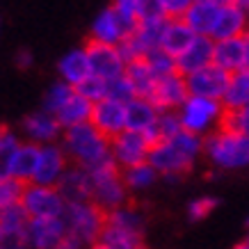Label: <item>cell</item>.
<instances>
[{"label": "cell", "instance_id": "1", "mask_svg": "<svg viewBox=\"0 0 249 249\" xmlns=\"http://www.w3.org/2000/svg\"><path fill=\"white\" fill-rule=\"evenodd\" d=\"M204 140L196 135H190L185 130H178L174 137L165 142L153 144L149 149L146 162L153 167V172L165 178H178L192 172L195 162L201 156Z\"/></svg>", "mask_w": 249, "mask_h": 249}, {"label": "cell", "instance_id": "2", "mask_svg": "<svg viewBox=\"0 0 249 249\" xmlns=\"http://www.w3.org/2000/svg\"><path fill=\"white\" fill-rule=\"evenodd\" d=\"M62 151L67 156L69 165L80 167V169H94L103 165L110 158V142L101 135L89 121L73 126V128L62 130Z\"/></svg>", "mask_w": 249, "mask_h": 249}, {"label": "cell", "instance_id": "3", "mask_svg": "<svg viewBox=\"0 0 249 249\" xmlns=\"http://www.w3.org/2000/svg\"><path fill=\"white\" fill-rule=\"evenodd\" d=\"M89 181V204H94L101 213H112L130 201V192L121 181V169L107 160L94 169H85Z\"/></svg>", "mask_w": 249, "mask_h": 249}, {"label": "cell", "instance_id": "4", "mask_svg": "<svg viewBox=\"0 0 249 249\" xmlns=\"http://www.w3.org/2000/svg\"><path fill=\"white\" fill-rule=\"evenodd\" d=\"M201 156L211 160L213 167L233 172L242 169L249 162V135H238L231 130L217 128L204 137Z\"/></svg>", "mask_w": 249, "mask_h": 249}, {"label": "cell", "instance_id": "5", "mask_svg": "<svg viewBox=\"0 0 249 249\" xmlns=\"http://www.w3.org/2000/svg\"><path fill=\"white\" fill-rule=\"evenodd\" d=\"M60 219L64 224L67 240L76 242L83 249H89L98 242V235L106 224V213H101L89 201H83V204H67Z\"/></svg>", "mask_w": 249, "mask_h": 249}, {"label": "cell", "instance_id": "6", "mask_svg": "<svg viewBox=\"0 0 249 249\" xmlns=\"http://www.w3.org/2000/svg\"><path fill=\"white\" fill-rule=\"evenodd\" d=\"M222 114H224V107L219 106V101H208V98L196 96H188L183 101V106L176 110L181 130L201 137V140L206 135H211L213 130H217Z\"/></svg>", "mask_w": 249, "mask_h": 249}, {"label": "cell", "instance_id": "7", "mask_svg": "<svg viewBox=\"0 0 249 249\" xmlns=\"http://www.w3.org/2000/svg\"><path fill=\"white\" fill-rule=\"evenodd\" d=\"M18 206L28 219H60L67 204L60 196L57 188L30 183V185H23Z\"/></svg>", "mask_w": 249, "mask_h": 249}, {"label": "cell", "instance_id": "8", "mask_svg": "<svg viewBox=\"0 0 249 249\" xmlns=\"http://www.w3.org/2000/svg\"><path fill=\"white\" fill-rule=\"evenodd\" d=\"M85 55H87V64H89V73L103 83H112L117 78L124 76L126 62L121 57L119 48L110 44H101L94 39H87L83 46Z\"/></svg>", "mask_w": 249, "mask_h": 249}, {"label": "cell", "instance_id": "9", "mask_svg": "<svg viewBox=\"0 0 249 249\" xmlns=\"http://www.w3.org/2000/svg\"><path fill=\"white\" fill-rule=\"evenodd\" d=\"M213 64L229 76L249 71V35L213 41Z\"/></svg>", "mask_w": 249, "mask_h": 249}, {"label": "cell", "instance_id": "10", "mask_svg": "<svg viewBox=\"0 0 249 249\" xmlns=\"http://www.w3.org/2000/svg\"><path fill=\"white\" fill-rule=\"evenodd\" d=\"M149 149H151V146L144 140L142 133L121 130L119 135L110 140V158H112V162L119 167V169H128V167L146 162Z\"/></svg>", "mask_w": 249, "mask_h": 249}, {"label": "cell", "instance_id": "11", "mask_svg": "<svg viewBox=\"0 0 249 249\" xmlns=\"http://www.w3.org/2000/svg\"><path fill=\"white\" fill-rule=\"evenodd\" d=\"M227 83H229V73L217 69L215 64H208V67L185 76L188 96L208 98V101H219L224 89H227Z\"/></svg>", "mask_w": 249, "mask_h": 249}, {"label": "cell", "instance_id": "12", "mask_svg": "<svg viewBox=\"0 0 249 249\" xmlns=\"http://www.w3.org/2000/svg\"><path fill=\"white\" fill-rule=\"evenodd\" d=\"M240 35H247V2L222 0L215 25L211 30V39L224 41V39L240 37Z\"/></svg>", "mask_w": 249, "mask_h": 249}, {"label": "cell", "instance_id": "13", "mask_svg": "<svg viewBox=\"0 0 249 249\" xmlns=\"http://www.w3.org/2000/svg\"><path fill=\"white\" fill-rule=\"evenodd\" d=\"M67 169H69V160L60 144L57 142L44 144V146H39L37 172H35L32 183L35 185H46V188H57V183L62 181Z\"/></svg>", "mask_w": 249, "mask_h": 249}, {"label": "cell", "instance_id": "14", "mask_svg": "<svg viewBox=\"0 0 249 249\" xmlns=\"http://www.w3.org/2000/svg\"><path fill=\"white\" fill-rule=\"evenodd\" d=\"M185 98H188L185 78L174 71L169 76L156 80V85H153V89H151V96H149V103L158 112H176L183 106Z\"/></svg>", "mask_w": 249, "mask_h": 249}, {"label": "cell", "instance_id": "15", "mask_svg": "<svg viewBox=\"0 0 249 249\" xmlns=\"http://www.w3.org/2000/svg\"><path fill=\"white\" fill-rule=\"evenodd\" d=\"M89 124L110 142L124 130V106L112 98H101L91 106Z\"/></svg>", "mask_w": 249, "mask_h": 249}, {"label": "cell", "instance_id": "16", "mask_svg": "<svg viewBox=\"0 0 249 249\" xmlns=\"http://www.w3.org/2000/svg\"><path fill=\"white\" fill-rule=\"evenodd\" d=\"M64 238L67 233L62 219H28L25 227L28 249H57Z\"/></svg>", "mask_w": 249, "mask_h": 249}, {"label": "cell", "instance_id": "17", "mask_svg": "<svg viewBox=\"0 0 249 249\" xmlns=\"http://www.w3.org/2000/svg\"><path fill=\"white\" fill-rule=\"evenodd\" d=\"M21 130H23V135H25V142H32V144H37V146L55 144L62 135V128H60V124H57V119H55L53 114L44 112V110L28 114L21 124Z\"/></svg>", "mask_w": 249, "mask_h": 249}, {"label": "cell", "instance_id": "18", "mask_svg": "<svg viewBox=\"0 0 249 249\" xmlns=\"http://www.w3.org/2000/svg\"><path fill=\"white\" fill-rule=\"evenodd\" d=\"M219 5H222V0H190L181 21L195 32L196 37H211Z\"/></svg>", "mask_w": 249, "mask_h": 249}, {"label": "cell", "instance_id": "19", "mask_svg": "<svg viewBox=\"0 0 249 249\" xmlns=\"http://www.w3.org/2000/svg\"><path fill=\"white\" fill-rule=\"evenodd\" d=\"M213 64V39L211 37H196L192 44L183 51L176 60H174V69L178 76H190L199 69Z\"/></svg>", "mask_w": 249, "mask_h": 249}, {"label": "cell", "instance_id": "20", "mask_svg": "<svg viewBox=\"0 0 249 249\" xmlns=\"http://www.w3.org/2000/svg\"><path fill=\"white\" fill-rule=\"evenodd\" d=\"M37 160H39V146L32 142H21L18 149L12 156L9 162V172L7 176L12 181L21 183V185H30L37 172Z\"/></svg>", "mask_w": 249, "mask_h": 249}, {"label": "cell", "instance_id": "21", "mask_svg": "<svg viewBox=\"0 0 249 249\" xmlns=\"http://www.w3.org/2000/svg\"><path fill=\"white\" fill-rule=\"evenodd\" d=\"M195 39H196V35L190 30L181 18H172V21L165 23V30H162V37H160L158 48L165 55H169L172 60H176V57H178V55H181Z\"/></svg>", "mask_w": 249, "mask_h": 249}, {"label": "cell", "instance_id": "22", "mask_svg": "<svg viewBox=\"0 0 249 249\" xmlns=\"http://www.w3.org/2000/svg\"><path fill=\"white\" fill-rule=\"evenodd\" d=\"M158 110L146 101V98H133L124 106V130L130 133H146L153 128V124L158 119Z\"/></svg>", "mask_w": 249, "mask_h": 249}, {"label": "cell", "instance_id": "23", "mask_svg": "<svg viewBox=\"0 0 249 249\" xmlns=\"http://www.w3.org/2000/svg\"><path fill=\"white\" fill-rule=\"evenodd\" d=\"M57 73H60V83L69 85L71 89H76L78 85L87 80L91 76L89 73V64H87V55L83 48H73L67 55H62L57 62Z\"/></svg>", "mask_w": 249, "mask_h": 249}, {"label": "cell", "instance_id": "24", "mask_svg": "<svg viewBox=\"0 0 249 249\" xmlns=\"http://www.w3.org/2000/svg\"><path fill=\"white\" fill-rule=\"evenodd\" d=\"M57 192L64 199V204H83V201H89L87 172L80 169V167L69 165V169L62 176V181L57 183Z\"/></svg>", "mask_w": 249, "mask_h": 249}, {"label": "cell", "instance_id": "25", "mask_svg": "<svg viewBox=\"0 0 249 249\" xmlns=\"http://www.w3.org/2000/svg\"><path fill=\"white\" fill-rule=\"evenodd\" d=\"M126 37V32L121 28L119 18L114 14L112 5L110 7H103L96 14L94 23H91V37L94 41H101V44H110V46H119V41Z\"/></svg>", "mask_w": 249, "mask_h": 249}, {"label": "cell", "instance_id": "26", "mask_svg": "<svg viewBox=\"0 0 249 249\" xmlns=\"http://www.w3.org/2000/svg\"><path fill=\"white\" fill-rule=\"evenodd\" d=\"M219 106L224 110H247L249 107V71L231 73L227 89L219 98Z\"/></svg>", "mask_w": 249, "mask_h": 249}, {"label": "cell", "instance_id": "27", "mask_svg": "<svg viewBox=\"0 0 249 249\" xmlns=\"http://www.w3.org/2000/svg\"><path fill=\"white\" fill-rule=\"evenodd\" d=\"M106 224L117 227V229H124V231H130V233L144 235V229H146V215L142 213L140 206H135L133 201H128L126 206H121V208H117V211L107 213Z\"/></svg>", "mask_w": 249, "mask_h": 249}, {"label": "cell", "instance_id": "28", "mask_svg": "<svg viewBox=\"0 0 249 249\" xmlns=\"http://www.w3.org/2000/svg\"><path fill=\"white\" fill-rule=\"evenodd\" d=\"M124 78H126V83L130 85L135 98H146V101H149L153 85H156V76L151 73V69L146 67L144 57L128 62L126 69H124Z\"/></svg>", "mask_w": 249, "mask_h": 249}, {"label": "cell", "instance_id": "29", "mask_svg": "<svg viewBox=\"0 0 249 249\" xmlns=\"http://www.w3.org/2000/svg\"><path fill=\"white\" fill-rule=\"evenodd\" d=\"M89 112H91V103L73 91L67 103L55 112V119H57L62 130H67V128H73V126H80V124H87L89 121Z\"/></svg>", "mask_w": 249, "mask_h": 249}, {"label": "cell", "instance_id": "30", "mask_svg": "<svg viewBox=\"0 0 249 249\" xmlns=\"http://www.w3.org/2000/svg\"><path fill=\"white\" fill-rule=\"evenodd\" d=\"M98 245H103L107 249H146L144 235L130 233V231L110 227V224H103V231L98 235Z\"/></svg>", "mask_w": 249, "mask_h": 249}, {"label": "cell", "instance_id": "31", "mask_svg": "<svg viewBox=\"0 0 249 249\" xmlns=\"http://www.w3.org/2000/svg\"><path fill=\"white\" fill-rule=\"evenodd\" d=\"M121 181H124L128 192H140V190L151 188L153 183L158 181V174L153 172V167L149 162H142V165L121 169Z\"/></svg>", "mask_w": 249, "mask_h": 249}, {"label": "cell", "instance_id": "32", "mask_svg": "<svg viewBox=\"0 0 249 249\" xmlns=\"http://www.w3.org/2000/svg\"><path fill=\"white\" fill-rule=\"evenodd\" d=\"M18 135L9 126H0V178H5L9 172V162H12V156L18 149Z\"/></svg>", "mask_w": 249, "mask_h": 249}, {"label": "cell", "instance_id": "33", "mask_svg": "<svg viewBox=\"0 0 249 249\" xmlns=\"http://www.w3.org/2000/svg\"><path fill=\"white\" fill-rule=\"evenodd\" d=\"M219 199L213 195H201L192 199L188 204V219L190 222H204L206 217H211L213 213L217 211Z\"/></svg>", "mask_w": 249, "mask_h": 249}, {"label": "cell", "instance_id": "34", "mask_svg": "<svg viewBox=\"0 0 249 249\" xmlns=\"http://www.w3.org/2000/svg\"><path fill=\"white\" fill-rule=\"evenodd\" d=\"M217 128L231 130V133H238V135H247L249 133V107L247 110H224Z\"/></svg>", "mask_w": 249, "mask_h": 249}, {"label": "cell", "instance_id": "35", "mask_svg": "<svg viewBox=\"0 0 249 249\" xmlns=\"http://www.w3.org/2000/svg\"><path fill=\"white\" fill-rule=\"evenodd\" d=\"M71 94H73V89H71L69 85L55 83L51 89L46 91V96H44V112H48V114H53V117H55V112H57V110L67 103Z\"/></svg>", "mask_w": 249, "mask_h": 249}, {"label": "cell", "instance_id": "36", "mask_svg": "<svg viewBox=\"0 0 249 249\" xmlns=\"http://www.w3.org/2000/svg\"><path fill=\"white\" fill-rule=\"evenodd\" d=\"M144 62H146V67L151 69V73L156 76V80H158V78L169 76V73L176 71V69H174V60L169 57V55L162 53L160 48H156V51H151V53L144 55Z\"/></svg>", "mask_w": 249, "mask_h": 249}, {"label": "cell", "instance_id": "37", "mask_svg": "<svg viewBox=\"0 0 249 249\" xmlns=\"http://www.w3.org/2000/svg\"><path fill=\"white\" fill-rule=\"evenodd\" d=\"M73 91H76L78 96H83L85 101H89L91 106H94L96 101L106 98V94H107V83H103V80H98V78L89 76L87 80H83V83L78 85Z\"/></svg>", "mask_w": 249, "mask_h": 249}, {"label": "cell", "instance_id": "38", "mask_svg": "<svg viewBox=\"0 0 249 249\" xmlns=\"http://www.w3.org/2000/svg\"><path fill=\"white\" fill-rule=\"evenodd\" d=\"M21 192H23L21 183L12 181L9 176L0 178V211L12 208V206H18V201H21Z\"/></svg>", "mask_w": 249, "mask_h": 249}, {"label": "cell", "instance_id": "39", "mask_svg": "<svg viewBox=\"0 0 249 249\" xmlns=\"http://www.w3.org/2000/svg\"><path fill=\"white\" fill-rule=\"evenodd\" d=\"M106 98H112V101L121 103V106H126L128 101L135 98V94H133V89H130V85L126 83V78L121 76V78H117V80H112V83H107Z\"/></svg>", "mask_w": 249, "mask_h": 249}, {"label": "cell", "instance_id": "40", "mask_svg": "<svg viewBox=\"0 0 249 249\" xmlns=\"http://www.w3.org/2000/svg\"><path fill=\"white\" fill-rule=\"evenodd\" d=\"M160 5H162V14L165 18H183L185 14V9H188L190 0H160Z\"/></svg>", "mask_w": 249, "mask_h": 249}, {"label": "cell", "instance_id": "41", "mask_svg": "<svg viewBox=\"0 0 249 249\" xmlns=\"http://www.w3.org/2000/svg\"><path fill=\"white\" fill-rule=\"evenodd\" d=\"M14 62H16V67H18V69H30L32 62H35V57H32V53L28 51V48H23V51H18V53H16Z\"/></svg>", "mask_w": 249, "mask_h": 249}, {"label": "cell", "instance_id": "42", "mask_svg": "<svg viewBox=\"0 0 249 249\" xmlns=\"http://www.w3.org/2000/svg\"><path fill=\"white\" fill-rule=\"evenodd\" d=\"M57 249H83V247H78L76 242H71V240H67V238H64V242H62Z\"/></svg>", "mask_w": 249, "mask_h": 249}, {"label": "cell", "instance_id": "43", "mask_svg": "<svg viewBox=\"0 0 249 249\" xmlns=\"http://www.w3.org/2000/svg\"><path fill=\"white\" fill-rule=\"evenodd\" d=\"M233 249H249V242L242 240V242H238V245H233Z\"/></svg>", "mask_w": 249, "mask_h": 249}]
</instances>
